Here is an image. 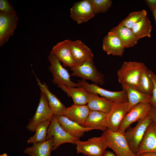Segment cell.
Returning a JSON list of instances; mask_svg holds the SVG:
<instances>
[{"label":"cell","instance_id":"obj_7","mask_svg":"<svg viewBox=\"0 0 156 156\" xmlns=\"http://www.w3.org/2000/svg\"><path fill=\"white\" fill-rule=\"evenodd\" d=\"M51 140L53 142V151L57 149L61 144L70 143L75 144L78 140L66 132L61 126L54 115L49 126L46 140Z\"/></svg>","mask_w":156,"mask_h":156},{"label":"cell","instance_id":"obj_15","mask_svg":"<svg viewBox=\"0 0 156 156\" xmlns=\"http://www.w3.org/2000/svg\"><path fill=\"white\" fill-rule=\"evenodd\" d=\"M72 55L76 65L94 59L93 52L88 46L79 40H69Z\"/></svg>","mask_w":156,"mask_h":156},{"label":"cell","instance_id":"obj_11","mask_svg":"<svg viewBox=\"0 0 156 156\" xmlns=\"http://www.w3.org/2000/svg\"><path fill=\"white\" fill-rule=\"evenodd\" d=\"M78 82L79 87L112 101H128L126 91L123 89L118 91H111L101 88L95 83H89L85 80H79Z\"/></svg>","mask_w":156,"mask_h":156},{"label":"cell","instance_id":"obj_24","mask_svg":"<svg viewBox=\"0 0 156 156\" xmlns=\"http://www.w3.org/2000/svg\"><path fill=\"white\" fill-rule=\"evenodd\" d=\"M114 102L105 98L99 96L98 94L89 92L87 105L90 110H94L107 113Z\"/></svg>","mask_w":156,"mask_h":156},{"label":"cell","instance_id":"obj_39","mask_svg":"<svg viewBox=\"0 0 156 156\" xmlns=\"http://www.w3.org/2000/svg\"><path fill=\"white\" fill-rule=\"evenodd\" d=\"M0 156H8L6 153H4L0 155Z\"/></svg>","mask_w":156,"mask_h":156},{"label":"cell","instance_id":"obj_22","mask_svg":"<svg viewBox=\"0 0 156 156\" xmlns=\"http://www.w3.org/2000/svg\"><path fill=\"white\" fill-rule=\"evenodd\" d=\"M58 87L66 93L68 96L71 97L73 104L85 105L88 101L89 92L80 87H70L64 84L58 85Z\"/></svg>","mask_w":156,"mask_h":156},{"label":"cell","instance_id":"obj_12","mask_svg":"<svg viewBox=\"0 0 156 156\" xmlns=\"http://www.w3.org/2000/svg\"><path fill=\"white\" fill-rule=\"evenodd\" d=\"M19 19L16 13H0V46L3 45L13 35Z\"/></svg>","mask_w":156,"mask_h":156},{"label":"cell","instance_id":"obj_34","mask_svg":"<svg viewBox=\"0 0 156 156\" xmlns=\"http://www.w3.org/2000/svg\"><path fill=\"white\" fill-rule=\"evenodd\" d=\"M149 116L152 121L156 124V105H151Z\"/></svg>","mask_w":156,"mask_h":156},{"label":"cell","instance_id":"obj_29","mask_svg":"<svg viewBox=\"0 0 156 156\" xmlns=\"http://www.w3.org/2000/svg\"><path fill=\"white\" fill-rule=\"evenodd\" d=\"M146 67L143 70L139 79L137 89L141 92L151 96L153 83Z\"/></svg>","mask_w":156,"mask_h":156},{"label":"cell","instance_id":"obj_32","mask_svg":"<svg viewBox=\"0 0 156 156\" xmlns=\"http://www.w3.org/2000/svg\"><path fill=\"white\" fill-rule=\"evenodd\" d=\"M0 13L6 14L16 13L12 6L8 0H0Z\"/></svg>","mask_w":156,"mask_h":156},{"label":"cell","instance_id":"obj_26","mask_svg":"<svg viewBox=\"0 0 156 156\" xmlns=\"http://www.w3.org/2000/svg\"><path fill=\"white\" fill-rule=\"evenodd\" d=\"M53 147L52 140H46L33 143L32 146L26 148L24 152L30 156H51Z\"/></svg>","mask_w":156,"mask_h":156},{"label":"cell","instance_id":"obj_23","mask_svg":"<svg viewBox=\"0 0 156 156\" xmlns=\"http://www.w3.org/2000/svg\"><path fill=\"white\" fill-rule=\"evenodd\" d=\"M36 80L40 91H42L46 95L54 115H63L66 107L55 95L51 92L46 83H42L37 77H36Z\"/></svg>","mask_w":156,"mask_h":156},{"label":"cell","instance_id":"obj_17","mask_svg":"<svg viewBox=\"0 0 156 156\" xmlns=\"http://www.w3.org/2000/svg\"><path fill=\"white\" fill-rule=\"evenodd\" d=\"M148 152H156V124L153 121L147 129L136 156Z\"/></svg>","mask_w":156,"mask_h":156},{"label":"cell","instance_id":"obj_33","mask_svg":"<svg viewBox=\"0 0 156 156\" xmlns=\"http://www.w3.org/2000/svg\"><path fill=\"white\" fill-rule=\"evenodd\" d=\"M148 72L153 83V88L150 101L151 105H156V75L152 71L149 69Z\"/></svg>","mask_w":156,"mask_h":156},{"label":"cell","instance_id":"obj_19","mask_svg":"<svg viewBox=\"0 0 156 156\" xmlns=\"http://www.w3.org/2000/svg\"><path fill=\"white\" fill-rule=\"evenodd\" d=\"M90 111L87 105H78L73 104L66 108L63 115L84 127Z\"/></svg>","mask_w":156,"mask_h":156},{"label":"cell","instance_id":"obj_13","mask_svg":"<svg viewBox=\"0 0 156 156\" xmlns=\"http://www.w3.org/2000/svg\"><path fill=\"white\" fill-rule=\"evenodd\" d=\"M70 16L77 24L87 22L95 14L89 0H83L74 3L70 9Z\"/></svg>","mask_w":156,"mask_h":156},{"label":"cell","instance_id":"obj_10","mask_svg":"<svg viewBox=\"0 0 156 156\" xmlns=\"http://www.w3.org/2000/svg\"><path fill=\"white\" fill-rule=\"evenodd\" d=\"M151 105L150 103L138 104L133 107L123 119L118 131L124 133L133 123L148 116Z\"/></svg>","mask_w":156,"mask_h":156},{"label":"cell","instance_id":"obj_21","mask_svg":"<svg viewBox=\"0 0 156 156\" xmlns=\"http://www.w3.org/2000/svg\"><path fill=\"white\" fill-rule=\"evenodd\" d=\"M117 37L125 48H129L136 44L138 40L131 29L119 23L111 29L108 33Z\"/></svg>","mask_w":156,"mask_h":156},{"label":"cell","instance_id":"obj_18","mask_svg":"<svg viewBox=\"0 0 156 156\" xmlns=\"http://www.w3.org/2000/svg\"><path fill=\"white\" fill-rule=\"evenodd\" d=\"M125 47L116 36L108 33L103 40L102 49L108 55L122 56Z\"/></svg>","mask_w":156,"mask_h":156},{"label":"cell","instance_id":"obj_14","mask_svg":"<svg viewBox=\"0 0 156 156\" xmlns=\"http://www.w3.org/2000/svg\"><path fill=\"white\" fill-rule=\"evenodd\" d=\"M49 53L54 55L65 67L72 68L76 65L70 49L69 40L57 43Z\"/></svg>","mask_w":156,"mask_h":156},{"label":"cell","instance_id":"obj_28","mask_svg":"<svg viewBox=\"0 0 156 156\" xmlns=\"http://www.w3.org/2000/svg\"><path fill=\"white\" fill-rule=\"evenodd\" d=\"M51 120H47L38 124L36 129L35 134L28 140L27 143L33 144L46 140L48 129Z\"/></svg>","mask_w":156,"mask_h":156},{"label":"cell","instance_id":"obj_37","mask_svg":"<svg viewBox=\"0 0 156 156\" xmlns=\"http://www.w3.org/2000/svg\"><path fill=\"white\" fill-rule=\"evenodd\" d=\"M103 156H116L115 153L110 151H106Z\"/></svg>","mask_w":156,"mask_h":156},{"label":"cell","instance_id":"obj_30","mask_svg":"<svg viewBox=\"0 0 156 156\" xmlns=\"http://www.w3.org/2000/svg\"><path fill=\"white\" fill-rule=\"evenodd\" d=\"M146 15L147 12L144 10L133 12L130 13L129 15L119 24L131 29L135 24Z\"/></svg>","mask_w":156,"mask_h":156},{"label":"cell","instance_id":"obj_25","mask_svg":"<svg viewBox=\"0 0 156 156\" xmlns=\"http://www.w3.org/2000/svg\"><path fill=\"white\" fill-rule=\"evenodd\" d=\"M122 86L127 94L129 111L133 107L138 104L150 103L151 96L143 93L136 88L125 85H122Z\"/></svg>","mask_w":156,"mask_h":156},{"label":"cell","instance_id":"obj_16","mask_svg":"<svg viewBox=\"0 0 156 156\" xmlns=\"http://www.w3.org/2000/svg\"><path fill=\"white\" fill-rule=\"evenodd\" d=\"M62 128L69 134L75 138L79 139L84 133L93 129L86 128L70 120L63 115H54Z\"/></svg>","mask_w":156,"mask_h":156},{"label":"cell","instance_id":"obj_9","mask_svg":"<svg viewBox=\"0 0 156 156\" xmlns=\"http://www.w3.org/2000/svg\"><path fill=\"white\" fill-rule=\"evenodd\" d=\"M128 112V101L114 102L110 110L107 114L108 129L114 131H118Z\"/></svg>","mask_w":156,"mask_h":156},{"label":"cell","instance_id":"obj_3","mask_svg":"<svg viewBox=\"0 0 156 156\" xmlns=\"http://www.w3.org/2000/svg\"><path fill=\"white\" fill-rule=\"evenodd\" d=\"M71 76L81 78L82 80H91L96 84L103 85L104 76L94 65L93 59L87 60L70 68Z\"/></svg>","mask_w":156,"mask_h":156},{"label":"cell","instance_id":"obj_20","mask_svg":"<svg viewBox=\"0 0 156 156\" xmlns=\"http://www.w3.org/2000/svg\"><path fill=\"white\" fill-rule=\"evenodd\" d=\"M84 127L104 131L108 128L107 113L99 111L90 110L85 121Z\"/></svg>","mask_w":156,"mask_h":156},{"label":"cell","instance_id":"obj_5","mask_svg":"<svg viewBox=\"0 0 156 156\" xmlns=\"http://www.w3.org/2000/svg\"><path fill=\"white\" fill-rule=\"evenodd\" d=\"M47 59L50 64L49 69L52 74L53 83L57 86L64 84L70 87H79L78 83H75L71 80L68 72L54 55L49 53Z\"/></svg>","mask_w":156,"mask_h":156},{"label":"cell","instance_id":"obj_4","mask_svg":"<svg viewBox=\"0 0 156 156\" xmlns=\"http://www.w3.org/2000/svg\"><path fill=\"white\" fill-rule=\"evenodd\" d=\"M152 121L148 115L138 121L134 127L129 128L124 133L130 149L136 155L147 129Z\"/></svg>","mask_w":156,"mask_h":156},{"label":"cell","instance_id":"obj_2","mask_svg":"<svg viewBox=\"0 0 156 156\" xmlns=\"http://www.w3.org/2000/svg\"><path fill=\"white\" fill-rule=\"evenodd\" d=\"M101 136L108 148L111 149L116 156H137L130 149L124 133L107 129Z\"/></svg>","mask_w":156,"mask_h":156},{"label":"cell","instance_id":"obj_8","mask_svg":"<svg viewBox=\"0 0 156 156\" xmlns=\"http://www.w3.org/2000/svg\"><path fill=\"white\" fill-rule=\"evenodd\" d=\"M40 91L39 101L36 112L26 127L31 132H35L36 127L40 123L47 120H51L54 115L46 95Z\"/></svg>","mask_w":156,"mask_h":156},{"label":"cell","instance_id":"obj_27","mask_svg":"<svg viewBox=\"0 0 156 156\" xmlns=\"http://www.w3.org/2000/svg\"><path fill=\"white\" fill-rule=\"evenodd\" d=\"M152 29L151 22L146 15L135 24L131 30L138 40L145 37L151 38Z\"/></svg>","mask_w":156,"mask_h":156},{"label":"cell","instance_id":"obj_35","mask_svg":"<svg viewBox=\"0 0 156 156\" xmlns=\"http://www.w3.org/2000/svg\"><path fill=\"white\" fill-rule=\"evenodd\" d=\"M145 1L151 11L156 9V0H146Z\"/></svg>","mask_w":156,"mask_h":156},{"label":"cell","instance_id":"obj_38","mask_svg":"<svg viewBox=\"0 0 156 156\" xmlns=\"http://www.w3.org/2000/svg\"><path fill=\"white\" fill-rule=\"evenodd\" d=\"M152 12L154 18L155 25H156V9L153 11Z\"/></svg>","mask_w":156,"mask_h":156},{"label":"cell","instance_id":"obj_1","mask_svg":"<svg viewBox=\"0 0 156 156\" xmlns=\"http://www.w3.org/2000/svg\"><path fill=\"white\" fill-rule=\"evenodd\" d=\"M146 67L142 62H124L117 71L119 82L121 85H125L137 89L140 78Z\"/></svg>","mask_w":156,"mask_h":156},{"label":"cell","instance_id":"obj_36","mask_svg":"<svg viewBox=\"0 0 156 156\" xmlns=\"http://www.w3.org/2000/svg\"><path fill=\"white\" fill-rule=\"evenodd\" d=\"M138 156H156V152H148L142 153Z\"/></svg>","mask_w":156,"mask_h":156},{"label":"cell","instance_id":"obj_31","mask_svg":"<svg viewBox=\"0 0 156 156\" xmlns=\"http://www.w3.org/2000/svg\"><path fill=\"white\" fill-rule=\"evenodd\" d=\"M95 14L105 13L112 6L111 0H89Z\"/></svg>","mask_w":156,"mask_h":156},{"label":"cell","instance_id":"obj_6","mask_svg":"<svg viewBox=\"0 0 156 156\" xmlns=\"http://www.w3.org/2000/svg\"><path fill=\"white\" fill-rule=\"evenodd\" d=\"M75 144L78 153L86 156H103L108 148L103 137H93L85 141L77 140Z\"/></svg>","mask_w":156,"mask_h":156}]
</instances>
